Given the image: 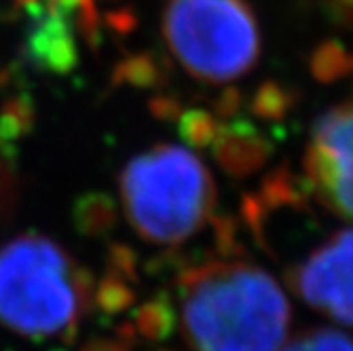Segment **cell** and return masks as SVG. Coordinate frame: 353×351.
Segmentation results:
<instances>
[{
	"mask_svg": "<svg viewBox=\"0 0 353 351\" xmlns=\"http://www.w3.org/2000/svg\"><path fill=\"white\" fill-rule=\"evenodd\" d=\"M159 81V66L150 53H140L123 59L117 63L112 72L114 85H136V87H150Z\"/></svg>",
	"mask_w": 353,
	"mask_h": 351,
	"instance_id": "obj_11",
	"label": "cell"
},
{
	"mask_svg": "<svg viewBox=\"0 0 353 351\" xmlns=\"http://www.w3.org/2000/svg\"><path fill=\"white\" fill-rule=\"evenodd\" d=\"M104 23L117 34H132L138 28V15L132 7H123L117 11H108L104 15Z\"/></svg>",
	"mask_w": 353,
	"mask_h": 351,
	"instance_id": "obj_14",
	"label": "cell"
},
{
	"mask_svg": "<svg viewBox=\"0 0 353 351\" xmlns=\"http://www.w3.org/2000/svg\"><path fill=\"white\" fill-rule=\"evenodd\" d=\"M26 55L45 72L59 77L72 72L79 63V49L70 17L47 11V15L32 21V30L26 39Z\"/></svg>",
	"mask_w": 353,
	"mask_h": 351,
	"instance_id": "obj_7",
	"label": "cell"
},
{
	"mask_svg": "<svg viewBox=\"0 0 353 351\" xmlns=\"http://www.w3.org/2000/svg\"><path fill=\"white\" fill-rule=\"evenodd\" d=\"M47 11H53V13H61V15H74L79 9L87 7V5H93L95 0H43Z\"/></svg>",
	"mask_w": 353,
	"mask_h": 351,
	"instance_id": "obj_15",
	"label": "cell"
},
{
	"mask_svg": "<svg viewBox=\"0 0 353 351\" xmlns=\"http://www.w3.org/2000/svg\"><path fill=\"white\" fill-rule=\"evenodd\" d=\"M180 322L192 351H281L290 305L265 269L212 261L184 273Z\"/></svg>",
	"mask_w": 353,
	"mask_h": 351,
	"instance_id": "obj_1",
	"label": "cell"
},
{
	"mask_svg": "<svg viewBox=\"0 0 353 351\" xmlns=\"http://www.w3.org/2000/svg\"><path fill=\"white\" fill-rule=\"evenodd\" d=\"M37 121V108L28 95L11 98L0 110V152L11 154L17 142L32 132Z\"/></svg>",
	"mask_w": 353,
	"mask_h": 351,
	"instance_id": "obj_8",
	"label": "cell"
},
{
	"mask_svg": "<svg viewBox=\"0 0 353 351\" xmlns=\"http://www.w3.org/2000/svg\"><path fill=\"white\" fill-rule=\"evenodd\" d=\"M163 34L184 70L205 83L243 77L261 55V32L245 0H170Z\"/></svg>",
	"mask_w": 353,
	"mask_h": 351,
	"instance_id": "obj_4",
	"label": "cell"
},
{
	"mask_svg": "<svg viewBox=\"0 0 353 351\" xmlns=\"http://www.w3.org/2000/svg\"><path fill=\"white\" fill-rule=\"evenodd\" d=\"M214 180L201 159L180 144L136 154L121 174L130 225L150 243L176 245L197 235L214 210Z\"/></svg>",
	"mask_w": 353,
	"mask_h": 351,
	"instance_id": "obj_3",
	"label": "cell"
},
{
	"mask_svg": "<svg viewBox=\"0 0 353 351\" xmlns=\"http://www.w3.org/2000/svg\"><path fill=\"white\" fill-rule=\"evenodd\" d=\"M281 351H353V339L332 328H317L301 334Z\"/></svg>",
	"mask_w": 353,
	"mask_h": 351,
	"instance_id": "obj_12",
	"label": "cell"
},
{
	"mask_svg": "<svg viewBox=\"0 0 353 351\" xmlns=\"http://www.w3.org/2000/svg\"><path fill=\"white\" fill-rule=\"evenodd\" d=\"M294 285L313 309L353 328V229L315 248L294 271Z\"/></svg>",
	"mask_w": 353,
	"mask_h": 351,
	"instance_id": "obj_6",
	"label": "cell"
},
{
	"mask_svg": "<svg viewBox=\"0 0 353 351\" xmlns=\"http://www.w3.org/2000/svg\"><path fill=\"white\" fill-rule=\"evenodd\" d=\"M134 301V294L130 290V285L123 281V277L110 275L106 277L98 288L93 290V303L106 313H117L123 311L127 305Z\"/></svg>",
	"mask_w": 353,
	"mask_h": 351,
	"instance_id": "obj_13",
	"label": "cell"
},
{
	"mask_svg": "<svg viewBox=\"0 0 353 351\" xmlns=\"http://www.w3.org/2000/svg\"><path fill=\"white\" fill-rule=\"evenodd\" d=\"M74 225L85 235H98L108 231L114 222V208L108 197L104 195H87L74 205Z\"/></svg>",
	"mask_w": 353,
	"mask_h": 351,
	"instance_id": "obj_9",
	"label": "cell"
},
{
	"mask_svg": "<svg viewBox=\"0 0 353 351\" xmlns=\"http://www.w3.org/2000/svg\"><path fill=\"white\" fill-rule=\"evenodd\" d=\"M83 351H125L121 341L114 339H100V341H91L83 347Z\"/></svg>",
	"mask_w": 353,
	"mask_h": 351,
	"instance_id": "obj_16",
	"label": "cell"
},
{
	"mask_svg": "<svg viewBox=\"0 0 353 351\" xmlns=\"http://www.w3.org/2000/svg\"><path fill=\"white\" fill-rule=\"evenodd\" d=\"M311 70L319 81H334L339 77H345L349 70H353V57L345 51V47L336 41H328L319 45L317 51L311 57Z\"/></svg>",
	"mask_w": 353,
	"mask_h": 351,
	"instance_id": "obj_10",
	"label": "cell"
},
{
	"mask_svg": "<svg viewBox=\"0 0 353 351\" xmlns=\"http://www.w3.org/2000/svg\"><path fill=\"white\" fill-rule=\"evenodd\" d=\"M91 303V275L57 241L26 233L0 248V324L11 332L72 339Z\"/></svg>",
	"mask_w": 353,
	"mask_h": 351,
	"instance_id": "obj_2",
	"label": "cell"
},
{
	"mask_svg": "<svg viewBox=\"0 0 353 351\" xmlns=\"http://www.w3.org/2000/svg\"><path fill=\"white\" fill-rule=\"evenodd\" d=\"M305 170L324 205L353 220V102L334 106L315 121Z\"/></svg>",
	"mask_w": 353,
	"mask_h": 351,
	"instance_id": "obj_5",
	"label": "cell"
}]
</instances>
